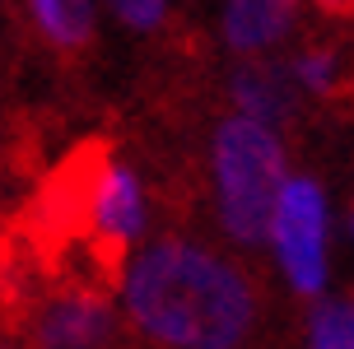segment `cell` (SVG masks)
Returning <instances> with one entry per match:
<instances>
[{
	"label": "cell",
	"mask_w": 354,
	"mask_h": 349,
	"mask_svg": "<svg viewBox=\"0 0 354 349\" xmlns=\"http://www.w3.org/2000/svg\"><path fill=\"white\" fill-rule=\"evenodd\" d=\"M126 312L163 349H238L257 326V294L219 252L163 238L126 270Z\"/></svg>",
	"instance_id": "cell-1"
},
{
	"label": "cell",
	"mask_w": 354,
	"mask_h": 349,
	"mask_svg": "<svg viewBox=\"0 0 354 349\" xmlns=\"http://www.w3.org/2000/svg\"><path fill=\"white\" fill-rule=\"evenodd\" d=\"M284 182V144L275 126L238 112L214 131V196L233 243L257 247L270 238V214Z\"/></svg>",
	"instance_id": "cell-2"
},
{
	"label": "cell",
	"mask_w": 354,
	"mask_h": 349,
	"mask_svg": "<svg viewBox=\"0 0 354 349\" xmlns=\"http://www.w3.org/2000/svg\"><path fill=\"white\" fill-rule=\"evenodd\" d=\"M270 247L294 294L326 289V191L313 177L284 182L275 214H270Z\"/></svg>",
	"instance_id": "cell-3"
},
{
	"label": "cell",
	"mask_w": 354,
	"mask_h": 349,
	"mask_svg": "<svg viewBox=\"0 0 354 349\" xmlns=\"http://www.w3.org/2000/svg\"><path fill=\"white\" fill-rule=\"evenodd\" d=\"M112 331V312L98 294L88 289H71L56 294L42 312H37V349H98Z\"/></svg>",
	"instance_id": "cell-4"
},
{
	"label": "cell",
	"mask_w": 354,
	"mask_h": 349,
	"mask_svg": "<svg viewBox=\"0 0 354 349\" xmlns=\"http://www.w3.org/2000/svg\"><path fill=\"white\" fill-rule=\"evenodd\" d=\"M88 224L93 233L103 238L112 252L126 247L131 238H140L145 228V191H140V177L131 168H103L88 187Z\"/></svg>",
	"instance_id": "cell-5"
},
{
	"label": "cell",
	"mask_w": 354,
	"mask_h": 349,
	"mask_svg": "<svg viewBox=\"0 0 354 349\" xmlns=\"http://www.w3.org/2000/svg\"><path fill=\"white\" fill-rule=\"evenodd\" d=\"M233 103L243 107V117L266 126H280L294 117V75L266 66V61H252L233 75Z\"/></svg>",
	"instance_id": "cell-6"
},
{
	"label": "cell",
	"mask_w": 354,
	"mask_h": 349,
	"mask_svg": "<svg viewBox=\"0 0 354 349\" xmlns=\"http://www.w3.org/2000/svg\"><path fill=\"white\" fill-rule=\"evenodd\" d=\"M289 33V0H224V42L243 56L275 47Z\"/></svg>",
	"instance_id": "cell-7"
},
{
	"label": "cell",
	"mask_w": 354,
	"mask_h": 349,
	"mask_svg": "<svg viewBox=\"0 0 354 349\" xmlns=\"http://www.w3.org/2000/svg\"><path fill=\"white\" fill-rule=\"evenodd\" d=\"M28 10H33L42 37L66 52L84 47L93 37V0H28Z\"/></svg>",
	"instance_id": "cell-8"
},
{
	"label": "cell",
	"mask_w": 354,
	"mask_h": 349,
	"mask_svg": "<svg viewBox=\"0 0 354 349\" xmlns=\"http://www.w3.org/2000/svg\"><path fill=\"white\" fill-rule=\"evenodd\" d=\"M308 349H354V294L326 298L308 321Z\"/></svg>",
	"instance_id": "cell-9"
},
{
	"label": "cell",
	"mask_w": 354,
	"mask_h": 349,
	"mask_svg": "<svg viewBox=\"0 0 354 349\" xmlns=\"http://www.w3.org/2000/svg\"><path fill=\"white\" fill-rule=\"evenodd\" d=\"M289 75H294V84L308 88V93H336V84H340V56L326 52V47H313V52L294 56Z\"/></svg>",
	"instance_id": "cell-10"
},
{
	"label": "cell",
	"mask_w": 354,
	"mask_h": 349,
	"mask_svg": "<svg viewBox=\"0 0 354 349\" xmlns=\"http://www.w3.org/2000/svg\"><path fill=\"white\" fill-rule=\"evenodd\" d=\"M107 10L122 19L126 28H136V33H154L163 19H168V0H107Z\"/></svg>",
	"instance_id": "cell-11"
},
{
	"label": "cell",
	"mask_w": 354,
	"mask_h": 349,
	"mask_svg": "<svg viewBox=\"0 0 354 349\" xmlns=\"http://www.w3.org/2000/svg\"><path fill=\"white\" fill-rule=\"evenodd\" d=\"M331 15H354V0H322Z\"/></svg>",
	"instance_id": "cell-12"
},
{
	"label": "cell",
	"mask_w": 354,
	"mask_h": 349,
	"mask_svg": "<svg viewBox=\"0 0 354 349\" xmlns=\"http://www.w3.org/2000/svg\"><path fill=\"white\" fill-rule=\"evenodd\" d=\"M350 238H354V205H350Z\"/></svg>",
	"instance_id": "cell-13"
}]
</instances>
